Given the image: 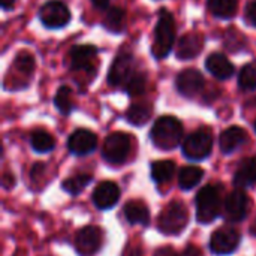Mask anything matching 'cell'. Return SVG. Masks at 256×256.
Returning a JSON list of instances; mask_svg holds the SVG:
<instances>
[{"label": "cell", "instance_id": "1", "mask_svg": "<svg viewBox=\"0 0 256 256\" xmlns=\"http://www.w3.org/2000/svg\"><path fill=\"white\" fill-rule=\"evenodd\" d=\"M150 138L158 148L172 150L178 147L183 140V124L174 116L159 117L150 130Z\"/></svg>", "mask_w": 256, "mask_h": 256}, {"label": "cell", "instance_id": "2", "mask_svg": "<svg viewBox=\"0 0 256 256\" xmlns=\"http://www.w3.org/2000/svg\"><path fill=\"white\" fill-rule=\"evenodd\" d=\"M176 39V21L172 14L168 9H160L158 24L154 28V40L152 46V52L158 60L165 58L174 45Z\"/></svg>", "mask_w": 256, "mask_h": 256}, {"label": "cell", "instance_id": "3", "mask_svg": "<svg viewBox=\"0 0 256 256\" xmlns=\"http://www.w3.org/2000/svg\"><path fill=\"white\" fill-rule=\"evenodd\" d=\"M195 206H196V220L201 225H210L220 216L224 210L220 189L214 184H208L202 188L196 194Z\"/></svg>", "mask_w": 256, "mask_h": 256}, {"label": "cell", "instance_id": "4", "mask_svg": "<svg viewBox=\"0 0 256 256\" xmlns=\"http://www.w3.org/2000/svg\"><path fill=\"white\" fill-rule=\"evenodd\" d=\"M189 222V212L182 201L170 202L158 219V230L164 236H177L180 234Z\"/></svg>", "mask_w": 256, "mask_h": 256}, {"label": "cell", "instance_id": "5", "mask_svg": "<svg viewBox=\"0 0 256 256\" xmlns=\"http://www.w3.org/2000/svg\"><path fill=\"white\" fill-rule=\"evenodd\" d=\"M213 150V135L210 129L202 128L192 132L182 146V152L184 158L189 160H204L210 156Z\"/></svg>", "mask_w": 256, "mask_h": 256}, {"label": "cell", "instance_id": "6", "mask_svg": "<svg viewBox=\"0 0 256 256\" xmlns=\"http://www.w3.org/2000/svg\"><path fill=\"white\" fill-rule=\"evenodd\" d=\"M130 152V136L124 132H114L106 136L102 147V158L111 165L123 164Z\"/></svg>", "mask_w": 256, "mask_h": 256}, {"label": "cell", "instance_id": "7", "mask_svg": "<svg viewBox=\"0 0 256 256\" xmlns=\"http://www.w3.org/2000/svg\"><path fill=\"white\" fill-rule=\"evenodd\" d=\"M242 243V234L232 228H220L210 238V252L213 255L226 256L234 254Z\"/></svg>", "mask_w": 256, "mask_h": 256}, {"label": "cell", "instance_id": "8", "mask_svg": "<svg viewBox=\"0 0 256 256\" xmlns=\"http://www.w3.org/2000/svg\"><path fill=\"white\" fill-rule=\"evenodd\" d=\"M39 20L48 28H60L68 26V22L70 21V12L63 2L50 0L40 8Z\"/></svg>", "mask_w": 256, "mask_h": 256}, {"label": "cell", "instance_id": "9", "mask_svg": "<svg viewBox=\"0 0 256 256\" xmlns=\"http://www.w3.org/2000/svg\"><path fill=\"white\" fill-rule=\"evenodd\" d=\"M104 243V231L99 226H84L76 232L75 237V249L78 255L92 256L102 248Z\"/></svg>", "mask_w": 256, "mask_h": 256}, {"label": "cell", "instance_id": "10", "mask_svg": "<svg viewBox=\"0 0 256 256\" xmlns=\"http://www.w3.org/2000/svg\"><path fill=\"white\" fill-rule=\"evenodd\" d=\"M98 48L93 45H75L69 52V66L75 72L93 74L96 69Z\"/></svg>", "mask_w": 256, "mask_h": 256}, {"label": "cell", "instance_id": "11", "mask_svg": "<svg viewBox=\"0 0 256 256\" xmlns=\"http://www.w3.org/2000/svg\"><path fill=\"white\" fill-rule=\"evenodd\" d=\"M249 208V200L248 195L243 192V189H237L231 192L224 204V219L230 224H238L243 222L248 216Z\"/></svg>", "mask_w": 256, "mask_h": 256}, {"label": "cell", "instance_id": "12", "mask_svg": "<svg viewBox=\"0 0 256 256\" xmlns=\"http://www.w3.org/2000/svg\"><path fill=\"white\" fill-rule=\"evenodd\" d=\"M132 69H134V56L130 52H120L108 72V84L112 87L126 84L128 80L132 76Z\"/></svg>", "mask_w": 256, "mask_h": 256}, {"label": "cell", "instance_id": "13", "mask_svg": "<svg viewBox=\"0 0 256 256\" xmlns=\"http://www.w3.org/2000/svg\"><path fill=\"white\" fill-rule=\"evenodd\" d=\"M206 80L198 69H184L176 78L177 92L184 98H195L204 88Z\"/></svg>", "mask_w": 256, "mask_h": 256}, {"label": "cell", "instance_id": "14", "mask_svg": "<svg viewBox=\"0 0 256 256\" xmlns=\"http://www.w3.org/2000/svg\"><path fill=\"white\" fill-rule=\"evenodd\" d=\"M98 136L88 129H76L68 138V148L75 156H87L96 150Z\"/></svg>", "mask_w": 256, "mask_h": 256}, {"label": "cell", "instance_id": "15", "mask_svg": "<svg viewBox=\"0 0 256 256\" xmlns=\"http://www.w3.org/2000/svg\"><path fill=\"white\" fill-rule=\"evenodd\" d=\"M93 204L99 210H110L112 208L120 198V189L114 182H102L93 190Z\"/></svg>", "mask_w": 256, "mask_h": 256}, {"label": "cell", "instance_id": "16", "mask_svg": "<svg viewBox=\"0 0 256 256\" xmlns=\"http://www.w3.org/2000/svg\"><path fill=\"white\" fill-rule=\"evenodd\" d=\"M204 36L198 32H192V33H186L177 46V58L180 60H190L195 58L204 48Z\"/></svg>", "mask_w": 256, "mask_h": 256}, {"label": "cell", "instance_id": "17", "mask_svg": "<svg viewBox=\"0 0 256 256\" xmlns=\"http://www.w3.org/2000/svg\"><path fill=\"white\" fill-rule=\"evenodd\" d=\"M206 69L218 80H228L234 75L236 68L234 64L228 60L225 54L220 52H213L207 57L206 60Z\"/></svg>", "mask_w": 256, "mask_h": 256}, {"label": "cell", "instance_id": "18", "mask_svg": "<svg viewBox=\"0 0 256 256\" xmlns=\"http://www.w3.org/2000/svg\"><path fill=\"white\" fill-rule=\"evenodd\" d=\"M246 140H248V134L243 128L231 126L220 134L219 147H220L224 154H231L236 150H238L244 144Z\"/></svg>", "mask_w": 256, "mask_h": 256}, {"label": "cell", "instance_id": "19", "mask_svg": "<svg viewBox=\"0 0 256 256\" xmlns=\"http://www.w3.org/2000/svg\"><path fill=\"white\" fill-rule=\"evenodd\" d=\"M256 184V156L244 159L234 174V186L237 189H248Z\"/></svg>", "mask_w": 256, "mask_h": 256}, {"label": "cell", "instance_id": "20", "mask_svg": "<svg viewBox=\"0 0 256 256\" xmlns=\"http://www.w3.org/2000/svg\"><path fill=\"white\" fill-rule=\"evenodd\" d=\"M123 213L130 225H148L150 222L148 207L141 201H129L123 207Z\"/></svg>", "mask_w": 256, "mask_h": 256}, {"label": "cell", "instance_id": "21", "mask_svg": "<svg viewBox=\"0 0 256 256\" xmlns=\"http://www.w3.org/2000/svg\"><path fill=\"white\" fill-rule=\"evenodd\" d=\"M152 105L147 102H140L129 106V110L126 111V120L134 126H142L152 118Z\"/></svg>", "mask_w": 256, "mask_h": 256}, {"label": "cell", "instance_id": "22", "mask_svg": "<svg viewBox=\"0 0 256 256\" xmlns=\"http://www.w3.org/2000/svg\"><path fill=\"white\" fill-rule=\"evenodd\" d=\"M124 22H126L124 9L118 6H112L106 9L105 18H104V26L106 30H110L111 33H120L124 30Z\"/></svg>", "mask_w": 256, "mask_h": 256}, {"label": "cell", "instance_id": "23", "mask_svg": "<svg viewBox=\"0 0 256 256\" xmlns=\"http://www.w3.org/2000/svg\"><path fill=\"white\" fill-rule=\"evenodd\" d=\"M204 177V171L200 166H184L178 174V184L183 190H192L195 186L201 183Z\"/></svg>", "mask_w": 256, "mask_h": 256}, {"label": "cell", "instance_id": "24", "mask_svg": "<svg viewBox=\"0 0 256 256\" xmlns=\"http://www.w3.org/2000/svg\"><path fill=\"white\" fill-rule=\"evenodd\" d=\"M176 174V164L172 160H158L152 164V178L158 184L171 182Z\"/></svg>", "mask_w": 256, "mask_h": 256}, {"label": "cell", "instance_id": "25", "mask_svg": "<svg viewBox=\"0 0 256 256\" xmlns=\"http://www.w3.org/2000/svg\"><path fill=\"white\" fill-rule=\"evenodd\" d=\"M207 6L210 12L220 20L232 18L237 12V2L236 0H207Z\"/></svg>", "mask_w": 256, "mask_h": 256}, {"label": "cell", "instance_id": "26", "mask_svg": "<svg viewBox=\"0 0 256 256\" xmlns=\"http://www.w3.org/2000/svg\"><path fill=\"white\" fill-rule=\"evenodd\" d=\"M92 182H93V177H92L90 174H76V176H74V177L66 178V180L62 183V188H63V190L68 192L69 195L76 196V195H80Z\"/></svg>", "mask_w": 256, "mask_h": 256}, {"label": "cell", "instance_id": "27", "mask_svg": "<svg viewBox=\"0 0 256 256\" xmlns=\"http://www.w3.org/2000/svg\"><path fill=\"white\" fill-rule=\"evenodd\" d=\"M30 144L32 148L38 153H48L56 147V141L52 135L45 130H34L30 136Z\"/></svg>", "mask_w": 256, "mask_h": 256}, {"label": "cell", "instance_id": "28", "mask_svg": "<svg viewBox=\"0 0 256 256\" xmlns=\"http://www.w3.org/2000/svg\"><path fill=\"white\" fill-rule=\"evenodd\" d=\"M54 105L56 108L63 114V116H68L74 110V100H72V90L68 87V86H62L56 96H54Z\"/></svg>", "mask_w": 256, "mask_h": 256}, {"label": "cell", "instance_id": "29", "mask_svg": "<svg viewBox=\"0 0 256 256\" xmlns=\"http://www.w3.org/2000/svg\"><path fill=\"white\" fill-rule=\"evenodd\" d=\"M238 87L244 92L256 90V64H246L238 75Z\"/></svg>", "mask_w": 256, "mask_h": 256}, {"label": "cell", "instance_id": "30", "mask_svg": "<svg viewBox=\"0 0 256 256\" xmlns=\"http://www.w3.org/2000/svg\"><path fill=\"white\" fill-rule=\"evenodd\" d=\"M147 87V78L142 74H135L132 75L128 82L124 84V90L129 96H140L146 92Z\"/></svg>", "mask_w": 256, "mask_h": 256}, {"label": "cell", "instance_id": "31", "mask_svg": "<svg viewBox=\"0 0 256 256\" xmlns=\"http://www.w3.org/2000/svg\"><path fill=\"white\" fill-rule=\"evenodd\" d=\"M15 69L21 74L30 75L34 69V58L30 52L27 51H21L16 57H15V63H14Z\"/></svg>", "mask_w": 256, "mask_h": 256}, {"label": "cell", "instance_id": "32", "mask_svg": "<svg viewBox=\"0 0 256 256\" xmlns=\"http://www.w3.org/2000/svg\"><path fill=\"white\" fill-rule=\"evenodd\" d=\"M246 18L252 26L256 27V0H252L250 3H248V6H246Z\"/></svg>", "mask_w": 256, "mask_h": 256}, {"label": "cell", "instance_id": "33", "mask_svg": "<svg viewBox=\"0 0 256 256\" xmlns=\"http://www.w3.org/2000/svg\"><path fill=\"white\" fill-rule=\"evenodd\" d=\"M178 256H202V254H201V250L196 248V246H192V244H189L182 254Z\"/></svg>", "mask_w": 256, "mask_h": 256}, {"label": "cell", "instance_id": "34", "mask_svg": "<svg viewBox=\"0 0 256 256\" xmlns=\"http://www.w3.org/2000/svg\"><path fill=\"white\" fill-rule=\"evenodd\" d=\"M153 256H178L176 254V250L172 249V248H170V246H165V248H160V249H158L156 252H154V255Z\"/></svg>", "mask_w": 256, "mask_h": 256}, {"label": "cell", "instance_id": "35", "mask_svg": "<svg viewBox=\"0 0 256 256\" xmlns=\"http://www.w3.org/2000/svg\"><path fill=\"white\" fill-rule=\"evenodd\" d=\"M14 184H15L14 176L12 174H4L3 176V186H4V189H10V188H14Z\"/></svg>", "mask_w": 256, "mask_h": 256}, {"label": "cell", "instance_id": "36", "mask_svg": "<svg viewBox=\"0 0 256 256\" xmlns=\"http://www.w3.org/2000/svg\"><path fill=\"white\" fill-rule=\"evenodd\" d=\"M92 3H93V6H94V8L105 10V9H108L110 0H92Z\"/></svg>", "mask_w": 256, "mask_h": 256}, {"label": "cell", "instance_id": "37", "mask_svg": "<svg viewBox=\"0 0 256 256\" xmlns=\"http://www.w3.org/2000/svg\"><path fill=\"white\" fill-rule=\"evenodd\" d=\"M14 4H15V0H2V8H3L4 10L12 9Z\"/></svg>", "mask_w": 256, "mask_h": 256}, {"label": "cell", "instance_id": "38", "mask_svg": "<svg viewBox=\"0 0 256 256\" xmlns=\"http://www.w3.org/2000/svg\"><path fill=\"white\" fill-rule=\"evenodd\" d=\"M250 234H252V236H255V237H256V219H255V222H254V224L250 225Z\"/></svg>", "mask_w": 256, "mask_h": 256}, {"label": "cell", "instance_id": "39", "mask_svg": "<svg viewBox=\"0 0 256 256\" xmlns=\"http://www.w3.org/2000/svg\"><path fill=\"white\" fill-rule=\"evenodd\" d=\"M255 132H256V120H255Z\"/></svg>", "mask_w": 256, "mask_h": 256}]
</instances>
